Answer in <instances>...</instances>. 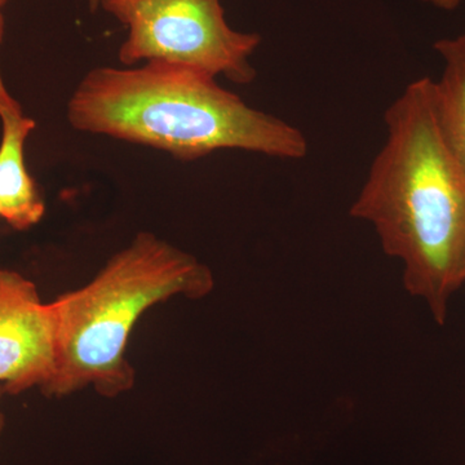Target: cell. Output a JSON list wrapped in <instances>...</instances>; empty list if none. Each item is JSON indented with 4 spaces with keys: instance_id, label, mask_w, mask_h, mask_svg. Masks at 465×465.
Masks as SVG:
<instances>
[{
    "instance_id": "6da1fadb",
    "label": "cell",
    "mask_w": 465,
    "mask_h": 465,
    "mask_svg": "<svg viewBox=\"0 0 465 465\" xmlns=\"http://www.w3.org/2000/svg\"><path fill=\"white\" fill-rule=\"evenodd\" d=\"M387 142L351 215L374 226L403 265V284L437 323L465 282V167L440 128L433 79L412 82L385 112Z\"/></svg>"
},
{
    "instance_id": "7a4b0ae2",
    "label": "cell",
    "mask_w": 465,
    "mask_h": 465,
    "mask_svg": "<svg viewBox=\"0 0 465 465\" xmlns=\"http://www.w3.org/2000/svg\"><path fill=\"white\" fill-rule=\"evenodd\" d=\"M216 76L174 64L136 69L97 67L67 105L75 130L163 150L193 161L216 150L302 159L308 142L299 128L247 105Z\"/></svg>"
},
{
    "instance_id": "3957f363",
    "label": "cell",
    "mask_w": 465,
    "mask_h": 465,
    "mask_svg": "<svg viewBox=\"0 0 465 465\" xmlns=\"http://www.w3.org/2000/svg\"><path fill=\"white\" fill-rule=\"evenodd\" d=\"M213 275L194 256L150 232H140L82 289L52 302L56 316V357L50 396L94 385L103 396L131 390L134 371L125 347L134 324L153 305L173 296L201 299Z\"/></svg>"
},
{
    "instance_id": "277c9868",
    "label": "cell",
    "mask_w": 465,
    "mask_h": 465,
    "mask_svg": "<svg viewBox=\"0 0 465 465\" xmlns=\"http://www.w3.org/2000/svg\"><path fill=\"white\" fill-rule=\"evenodd\" d=\"M99 7L128 29L119 50L124 65L174 64L238 84L258 74L250 58L262 36L229 26L220 0H100Z\"/></svg>"
},
{
    "instance_id": "5b68a950",
    "label": "cell",
    "mask_w": 465,
    "mask_h": 465,
    "mask_svg": "<svg viewBox=\"0 0 465 465\" xmlns=\"http://www.w3.org/2000/svg\"><path fill=\"white\" fill-rule=\"evenodd\" d=\"M56 316L35 284L0 271V382L12 394L45 387L54 371Z\"/></svg>"
},
{
    "instance_id": "8992f818",
    "label": "cell",
    "mask_w": 465,
    "mask_h": 465,
    "mask_svg": "<svg viewBox=\"0 0 465 465\" xmlns=\"http://www.w3.org/2000/svg\"><path fill=\"white\" fill-rule=\"evenodd\" d=\"M0 217L12 228L25 231L38 224L45 215V202L36 183L27 173L25 142L35 127L33 119L21 114L0 116Z\"/></svg>"
},
{
    "instance_id": "52a82bcc",
    "label": "cell",
    "mask_w": 465,
    "mask_h": 465,
    "mask_svg": "<svg viewBox=\"0 0 465 465\" xmlns=\"http://www.w3.org/2000/svg\"><path fill=\"white\" fill-rule=\"evenodd\" d=\"M434 50L442 57L443 70L433 81V99L440 128L465 167V32L440 39Z\"/></svg>"
},
{
    "instance_id": "ba28073f",
    "label": "cell",
    "mask_w": 465,
    "mask_h": 465,
    "mask_svg": "<svg viewBox=\"0 0 465 465\" xmlns=\"http://www.w3.org/2000/svg\"><path fill=\"white\" fill-rule=\"evenodd\" d=\"M3 34H5V18L2 15V7H0V43H2ZM20 104L9 94L3 82L2 74H0V116L7 114H21Z\"/></svg>"
},
{
    "instance_id": "9c48e42d",
    "label": "cell",
    "mask_w": 465,
    "mask_h": 465,
    "mask_svg": "<svg viewBox=\"0 0 465 465\" xmlns=\"http://www.w3.org/2000/svg\"><path fill=\"white\" fill-rule=\"evenodd\" d=\"M420 2L443 9V11H454V9L459 7L461 0H420Z\"/></svg>"
},
{
    "instance_id": "30bf717a",
    "label": "cell",
    "mask_w": 465,
    "mask_h": 465,
    "mask_svg": "<svg viewBox=\"0 0 465 465\" xmlns=\"http://www.w3.org/2000/svg\"><path fill=\"white\" fill-rule=\"evenodd\" d=\"M3 391H5V385L0 384V400H2ZM3 427H5V415H3V412L0 411V433H2Z\"/></svg>"
},
{
    "instance_id": "8fae6325",
    "label": "cell",
    "mask_w": 465,
    "mask_h": 465,
    "mask_svg": "<svg viewBox=\"0 0 465 465\" xmlns=\"http://www.w3.org/2000/svg\"><path fill=\"white\" fill-rule=\"evenodd\" d=\"M100 5V0H90V7L92 11H94V9L99 8Z\"/></svg>"
},
{
    "instance_id": "7c38bea8",
    "label": "cell",
    "mask_w": 465,
    "mask_h": 465,
    "mask_svg": "<svg viewBox=\"0 0 465 465\" xmlns=\"http://www.w3.org/2000/svg\"><path fill=\"white\" fill-rule=\"evenodd\" d=\"M7 2H8V0H0V7L3 8V5H5V3H7Z\"/></svg>"
}]
</instances>
